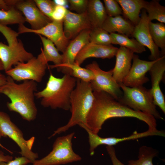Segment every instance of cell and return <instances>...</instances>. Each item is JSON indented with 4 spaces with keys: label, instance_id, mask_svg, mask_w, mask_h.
<instances>
[{
    "label": "cell",
    "instance_id": "12",
    "mask_svg": "<svg viewBox=\"0 0 165 165\" xmlns=\"http://www.w3.org/2000/svg\"><path fill=\"white\" fill-rule=\"evenodd\" d=\"M33 57L25 49L20 40L11 45H7L0 42V59L5 72L18 63L27 61Z\"/></svg>",
    "mask_w": 165,
    "mask_h": 165
},
{
    "label": "cell",
    "instance_id": "19",
    "mask_svg": "<svg viewBox=\"0 0 165 165\" xmlns=\"http://www.w3.org/2000/svg\"><path fill=\"white\" fill-rule=\"evenodd\" d=\"M134 53L125 47L120 46L116 55V62L113 69V77L118 83H122L131 66Z\"/></svg>",
    "mask_w": 165,
    "mask_h": 165
},
{
    "label": "cell",
    "instance_id": "4",
    "mask_svg": "<svg viewBox=\"0 0 165 165\" xmlns=\"http://www.w3.org/2000/svg\"><path fill=\"white\" fill-rule=\"evenodd\" d=\"M94 99L90 82L77 79L75 87L70 97L71 117L67 124L58 128L49 138L64 132L76 125H85L87 116L92 107Z\"/></svg>",
    "mask_w": 165,
    "mask_h": 165
},
{
    "label": "cell",
    "instance_id": "43",
    "mask_svg": "<svg viewBox=\"0 0 165 165\" xmlns=\"http://www.w3.org/2000/svg\"><path fill=\"white\" fill-rule=\"evenodd\" d=\"M2 70H4V68L2 63L0 59V71Z\"/></svg>",
    "mask_w": 165,
    "mask_h": 165
},
{
    "label": "cell",
    "instance_id": "6",
    "mask_svg": "<svg viewBox=\"0 0 165 165\" xmlns=\"http://www.w3.org/2000/svg\"><path fill=\"white\" fill-rule=\"evenodd\" d=\"M75 134L72 132L57 138L50 153L35 160L32 165H59L81 160V157L72 148V140Z\"/></svg>",
    "mask_w": 165,
    "mask_h": 165
},
{
    "label": "cell",
    "instance_id": "35",
    "mask_svg": "<svg viewBox=\"0 0 165 165\" xmlns=\"http://www.w3.org/2000/svg\"><path fill=\"white\" fill-rule=\"evenodd\" d=\"M68 10L65 7L56 5L51 15L50 19L52 21H63Z\"/></svg>",
    "mask_w": 165,
    "mask_h": 165
},
{
    "label": "cell",
    "instance_id": "18",
    "mask_svg": "<svg viewBox=\"0 0 165 165\" xmlns=\"http://www.w3.org/2000/svg\"><path fill=\"white\" fill-rule=\"evenodd\" d=\"M118 49L112 44L102 45L89 42L78 54L75 62L80 65L89 58L111 59L116 56Z\"/></svg>",
    "mask_w": 165,
    "mask_h": 165
},
{
    "label": "cell",
    "instance_id": "1",
    "mask_svg": "<svg viewBox=\"0 0 165 165\" xmlns=\"http://www.w3.org/2000/svg\"><path fill=\"white\" fill-rule=\"evenodd\" d=\"M93 92L94 101L85 125L93 133L98 134L106 120L116 117L136 118L145 122L148 129H157L156 120L153 116L133 110L105 92Z\"/></svg>",
    "mask_w": 165,
    "mask_h": 165
},
{
    "label": "cell",
    "instance_id": "27",
    "mask_svg": "<svg viewBox=\"0 0 165 165\" xmlns=\"http://www.w3.org/2000/svg\"><path fill=\"white\" fill-rule=\"evenodd\" d=\"M148 28L152 39L155 45L161 49V57L165 56V25L160 22L150 21Z\"/></svg>",
    "mask_w": 165,
    "mask_h": 165
},
{
    "label": "cell",
    "instance_id": "8",
    "mask_svg": "<svg viewBox=\"0 0 165 165\" xmlns=\"http://www.w3.org/2000/svg\"><path fill=\"white\" fill-rule=\"evenodd\" d=\"M47 66V64L38 56H34L27 61L18 63L5 72L15 81L32 80L40 82L45 74Z\"/></svg>",
    "mask_w": 165,
    "mask_h": 165
},
{
    "label": "cell",
    "instance_id": "3",
    "mask_svg": "<svg viewBox=\"0 0 165 165\" xmlns=\"http://www.w3.org/2000/svg\"><path fill=\"white\" fill-rule=\"evenodd\" d=\"M77 79L68 74L58 78L50 73L45 88L35 93L44 107L70 110L71 94L75 87Z\"/></svg>",
    "mask_w": 165,
    "mask_h": 165
},
{
    "label": "cell",
    "instance_id": "28",
    "mask_svg": "<svg viewBox=\"0 0 165 165\" xmlns=\"http://www.w3.org/2000/svg\"><path fill=\"white\" fill-rule=\"evenodd\" d=\"M144 9L148 13V17L150 21L156 20L159 22L165 23V7L160 3L159 1H146Z\"/></svg>",
    "mask_w": 165,
    "mask_h": 165
},
{
    "label": "cell",
    "instance_id": "11",
    "mask_svg": "<svg viewBox=\"0 0 165 165\" xmlns=\"http://www.w3.org/2000/svg\"><path fill=\"white\" fill-rule=\"evenodd\" d=\"M85 130L88 135L89 151L91 155H94L95 149L100 145L113 146L119 143L126 141L135 140L150 136H156L163 137L165 136V132L163 130L157 129L155 130L148 129L145 131L141 133H138L135 131L130 136L122 138L114 137L102 138L99 136L98 134L93 133L86 127L85 128Z\"/></svg>",
    "mask_w": 165,
    "mask_h": 165
},
{
    "label": "cell",
    "instance_id": "37",
    "mask_svg": "<svg viewBox=\"0 0 165 165\" xmlns=\"http://www.w3.org/2000/svg\"><path fill=\"white\" fill-rule=\"evenodd\" d=\"M106 148L113 165H124L117 158L115 148L113 146H107Z\"/></svg>",
    "mask_w": 165,
    "mask_h": 165
},
{
    "label": "cell",
    "instance_id": "15",
    "mask_svg": "<svg viewBox=\"0 0 165 165\" xmlns=\"http://www.w3.org/2000/svg\"><path fill=\"white\" fill-rule=\"evenodd\" d=\"M151 81L150 89L155 104L165 114L164 95L160 88V83L163 79L165 72V56L160 57L153 64L149 71Z\"/></svg>",
    "mask_w": 165,
    "mask_h": 165
},
{
    "label": "cell",
    "instance_id": "17",
    "mask_svg": "<svg viewBox=\"0 0 165 165\" xmlns=\"http://www.w3.org/2000/svg\"><path fill=\"white\" fill-rule=\"evenodd\" d=\"M63 25L65 35L69 40L73 39L83 31L92 28L86 12L79 14L68 10Z\"/></svg>",
    "mask_w": 165,
    "mask_h": 165
},
{
    "label": "cell",
    "instance_id": "34",
    "mask_svg": "<svg viewBox=\"0 0 165 165\" xmlns=\"http://www.w3.org/2000/svg\"><path fill=\"white\" fill-rule=\"evenodd\" d=\"M71 10L76 11L77 13H82L86 12L88 0H68Z\"/></svg>",
    "mask_w": 165,
    "mask_h": 165
},
{
    "label": "cell",
    "instance_id": "36",
    "mask_svg": "<svg viewBox=\"0 0 165 165\" xmlns=\"http://www.w3.org/2000/svg\"><path fill=\"white\" fill-rule=\"evenodd\" d=\"M30 163L31 162L28 159L21 156L16 157L14 160L8 162H0V165H26Z\"/></svg>",
    "mask_w": 165,
    "mask_h": 165
},
{
    "label": "cell",
    "instance_id": "40",
    "mask_svg": "<svg viewBox=\"0 0 165 165\" xmlns=\"http://www.w3.org/2000/svg\"><path fill=\"white\" fill-rule=\"evenodd\" d=\"M56 5L63 6L66 7L68 4L67 0H54L53 1Z\"/></svg>",
    "mask_w": 165,
    "mask_h": 165
},
{
    "label": "cell",
    "instance_id": "26",
    "mask_svg": "<svg viewBox=\"0 0 165 165\" xmlns=\"http://www.w3.org/2000/svg\"><path fill=\"white\" fill-rule=\"evenodd\" d=\"M110 34L112 44L119 45L128 48L134 53H141L146 51L145 47L134 38H130L126 35L116 33Z\"/></svg>",
    "mask_w": 165,
    "mask_h": 165
},
{
    "label": "cell",
    "instance_id": "10",
    "mask_svg": "<svg viewBox=\"0 0 165 165\" xmlns=\"http://www.w3.org/2000/svg\"><path fill=\"white\" fill-rule=\"evenodd\" d=\"M32 33L40 35L51 41L58 50L63 53L69 42L64 30L63 21H52L42 28L33 30L25 27L24 24L19 25V34Z\"/></svg>",
    "mask_w": 165,
    "mask_h": 165
},
{
    "label": "cell",
    "instance_id": "23",
    "mask_svg": "<svg viewBox=\"0 0 165 165\" xmlns=\"http://www.w3.org/2000/svg\"><path fill=\"white\" fill-rule=\"evenodd\" d=\"M50 68H56L59 72L68 74L73 77L86 82H90L94 79V74L90 70L80 66L75 62L72 64H61L57 65H50Z\"/></svg>",
    "mask_w": 165,
    "mask_h": 165
},
{
    "label": "cell",
    "instance_id": "30",
    "mask_svg": "<svg viewBox=\"0 0 165 165\" xmlns=\"http://www.w3.org/2000/svg\"><path fill=\"white\" fill-rule=\"evenodd\" d=\"M158 151L152 148L144 145L140 148L138 159L128 161V165H153V158L157 156Z\"/></svg>",
    "mask_w": 165,
    "mask_h": 165
},
{
    "label": "cell",
    "instance_id": "22",
    "mask_svg": "<svg viewBox=\"0 0 165 165\" xmlns=\"http://www.w3.org/2000/svg\"><path fill=\"white\" fill-rule=\"evenodd\" d=\"M122 9L123 17L134 26L139 23L141 10L146 1L143 0H116Z\"/></svg>",
    "mask_w": 165,
    "mask_h": 165
},
{
    "label": "cell",
    "instance_id": "38",
    "mask_svg": "<svg viewBox=\"0 0 165 165\" xmlns=\"http://www.w3.org/2000/svg\"><path fill=\"white\" fill-rule=\"evenodd\" d=\"M13 160V157L9 155H5L2 151L0 150V163L8 162Z\"/></svg>",
    "mask_w": 165,
    "mask_h": 165
},
{
    "label": "cell",
    "instance_id": "33",
    "mask_svg": "<svg viewBox=\"0 0 165 165\" xmlns=\"http://www.w3.org/2000/svg\"><path fill=\"white\" fill-rule=\"evenodd\" d=\"M37 7L46 16L50 19L56 4L53 1L50 0H34Z\"/></svg>",
    "mask_w": 165,
    "mask_h": 165
},
{
    "label": "cell",
    "instance_id": "32",
    "mask_svg": "<svg viewBox=\"0 0 165 165\" xmlns=\"http://www.w3.org/2000/svg\"><path fill=\"white\" fill-rule=\"evenodd\" d=\"M103 2L108 16L115 17L123 14L122 9L116 0H104Z\"/></svg>",
    "mask_w": 165,
    "mask_h": 165
},
{
    "label": "cell",
    "instance_id": "5",
    "mask_svg": "<svg viewBox=\"0 0 165 165\" xmlns=\"http://www.w3.org/2000/svg\"><path fill=\"white\" fill-rule=\"evenodd\" d=\"M123 92L119 101L133 110L148 114L156 119L163 120L157 110L150 89L143 86L130 87L119 84Z\"/></svg>",
    "mask_w": 165,
    "mask_h": 165
},
{
    "label": "cell",
    "instance_id": "25",
    "mask_svg": "<svg viewBox=\"0 0 165 165\" xmlns=\"http://www.w3.org/2000/svg\"><path fill=\"white\" fill-rule=\"evenodd\" d=\"M41 40L43 49L38 57L44 62L47 64L53 62L54 65L61 64L62 61V54H60L54 43L44 36L38 35Z\"/></svg>",
    "mask_w": 165,
    "mask_h": 165
},
{
    "label": "cell",
    "instance_id": "16",
    "mask_svg": "<svg viewBox=\"0 0 165 165\" xmlns=\"http://www.w3.org/2000/svg\"><path fill=\"white\" fill-rule=\"evenodd\" d=\"M15 7L23 14L31 29H40L52 21L38 9L34 0H19Z\"/></svg>",
    "mask_w": 165,
    "mask_h": 165
},
{
    "label": "cell",
    "instance_id": "21",
    "mask_svg": "<svg viewBox=\"0 0 165 165\" xmlns=\"http://www.w3.org/2000/svg\"><path fill=\"white\" fill-rule=\"evenodd\" d=\"M134 26L123 16L115 17L108 16L102 28L109 33H116L132 36Z\"/></svg>",
    "mask_w": 165,
    "mask_h": 165
},
{
    "label": "cell",
    "instance_id": "13",
    "mask_svg": "<svg viewBox=\"0 0 165 165\" xmlns=\"http://www.w3.org/2000/svg\"><path fill=\"white\" fill-rule=\"evenodd\" d=\"M142 11L140 21L134 26L132 36L141 45L149 49L151 53L149 59L151 61H155L161 57L160 51L154 43L151 36L148 28L150 21L147 13L144 9Z\"/></svg>",
    "mask_w": 165,
    "mask_h": 165
},
{
    "label": "cell",
    "instance_id": "41",
    "mask_svg": "<svg viewBox=\"0 0 165 165\" xmlns=\"http://www.w3.org/2000/svg\"><path fill=\"white\" fill-rule=\"evenodd\" d=\"M7 80V77L2 73L0 71V86L4 85Z\"/></svg>",
    "mask_w": 165,
    "mask_h": 165
},
{
    "label": "cell",
    "instance_id": "2",
    "mask_svg": "<svg viewBox=\"0 0 165 165\" xmlns=\"http://www.w3.org/2000/svg\"><path fill=\"white\" fill-rule=\"evenodd\" d=\"M37 86V83L32 80L17 83L8 76L6 83L0 86V94L9 99L10 102L7 103L9 110L18 113L24 119L30 122L36 119L37 114L35 101Z\"/></svg>",
    "mask_w": 165,
    "mask_h": 165
},
{
    "label": "cell",
    "instance_id": "39",
    "mask_svg": "<svg viewBox=\"0 0 165 165\" xmlns=\"http://www.w3.org/2000/svg\"><path fill=\"white\" fill-rule=\"evenodd\" d=\"M12 7H11L8 4L6 0H0V10H7Z\"/></svg>",
    "mask_w": 165,
    "mask_h": 165
},
{
    "label": "cell",
    "instance_id": "31",
    "mask_svg": "<svg viewBox=\"0 0 165 165\" xmlns=\"http://www.w3.org/2000/svg\"><path fill=\"white\" fill-rule=\"evenodd\" d=\"M90 42L102 45L112 44L110 34L102 28H93L90 29Z\"/></svg>",
    "mask_w": 165,
    "mask_h": 165
},
{
    "label": "cell",
    "instance_id": "7",
    "mask_svg": "<svg viewBox=\"0 0 165 165\" xmlns=\"http://www.w3.org/2000/svg\"><path fill=\"white\" fill-rule=\"evenodd\" d=\"M0 133L2 137H8L19 147V153L33 163L38 157V154L31 150L35 138L26 140L23 134L19 128L11 121L9 116L0 111Z\"/></svg>",
    "mask_w": 165,
    "mask_h": 165
},
{
    "label": "cell",
    "instance_id": "9",
    "mask_svg": "<svg viewBox=\"0 0 165 165\" xmlns=\"http://www.w3.org/2000/svg\"><path fill=\"white\" fill-rule=\"evenodd\" d=\"M86 68L91 71L94 75V79L90 82L93 91L105 92L117 101L120 100L123 92L113 77L112 69L104 71L95 61L87 65Z\"/></svg>",
    "mask_w": 165,
    "mask_h": 165
},
{
    "label": "cell",
    "instance_id": "24",
    "mask_svg": "<svg viewBox=\"0 0 165 165\" xmlns=\"http://www.w3.org/2000/svg\"><path fill=\"white\" fill-rule=\"evenodd\" d=\"M86 13L93 28H102L108 16L100 0H88Z\"/></svg>",
    "mask_w": 165,
    "mask_h": 165
},
{
    "label": "cell",
    "instance_id": "29",
    "mask_svg": "<svg viewBox=\"0 0 165 165\" xmlns=\"http://www.w3.org/2000/svg\"><path fill=\"white\" fill-rule=\"evenodd\" d=\"M26 22L22 13L15 7L7 10L0 9V24L8 25L24 24Z\"/></svg>",
    "mask_w": 165,
    "mask_h": 165
},
{
    "label": "cell",
    "instance_id": "14",
    "mask_svg": "<svg viewBox=\"0 0 165 165\" xmlns=\"http://www.w3.org/2000/svg\"><path fill=\"white\" fill-rule=\"evenodd\" d=\"M132 60L130 69L122 83L130 87L143 86L149 80L146 74L157 60L149 61L142 60L136 54H134Z\"/></svg>",
    "mask_w": 165,
    "mask_h": 165
},
{
    "label": "cell",
    "instance_id": "20",
    "mask_svg": "<svg viewBox=\"0 0 165 165\" xmlns=\"http://www.w3.org/2000/svg\"><path fill=\"white\" fill-rule=\"evenodd\" d=\"M90 29L83 31L69 42L62 54V64H72L83 48L90 42Z\"/></svg>",
    "mask_w": 165,
    "mask_h": 165
},
{
    "label": "cell",
    "instance_id": "42",
    "mask_svg": "<svg viewBox=\"0 0 165 165\" xmlns=\"http://www.w3.org/2000/svg\"><path fill=\"white\" fill-rule=\"evenodd\" d=\"M2 137V135L0 133V139L1 138V137ZM0 147L1 148L6 149L7 150L8 152H9L10 153H12V152L11 151H10L9 150L6 149L5 147H4L2 145V144L0 143Z\"/></svg>",
    "mask_w": 165,
    "mask_h": 165
}]
</instances>
